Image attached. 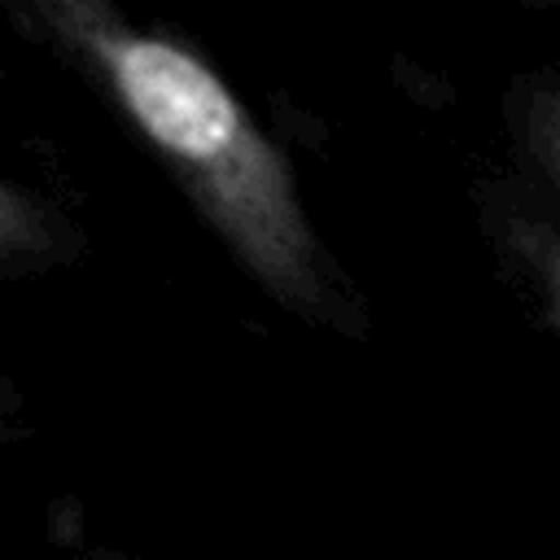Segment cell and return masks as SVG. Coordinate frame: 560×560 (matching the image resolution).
Masks as SVG:
<instances>
[{
	"label": "cell",
	"mask_w": 560,
	"mask_h": 560,
	"mask_svg": "<svg viewBox=\"0 0 560 560\" xmlns=\"http://www.w3.org/2000/svg\"><path fill=\"white\" fill-rule=\"evenodd\" d=\"M13 411H18V394L9 389V381H0V433L9 429V420H13Z\"/></svg>",
	"instance_id": "obj_5"
},
{
	"label": "cell",
	"mask_w": 560,
	"mask_h": 560,
	"mask_svg": "<svg viewBox=\"0 0 560 560\" xmlns=\"http://www.w3.org/2000/svg\"><path fill=\"white\" fill-rule=\"evenodd\" d=\"M70 254L66 219L22 184L0 179V271L48 267Z\"/></svg>",
	"instance_id": "obj_2"
},
{
	"label": "cell",
	"mask_w": 560,
	"mask_h": 560,
	"mask_svg": "<svg viewBox=\"0 0 560 560\" xmlns=\"http://www.w3.org/2000/svg\"><path fill=\"white\" fill-rule=\"evenodd\" d=\"M525 136H529L534 162H538V166L547 171V179L560 188V88L542 92V96L529 105Z\"/></svg>",
	"instance_id": "obj_4"
},
{
	"label": "cell",
	"mask_w": 560,
	"mask_h": 560,
	"mask_svg": "<svg viewBox=\"0 0 560 560\" xmlns=\"http://www.w3.org/2000/svg\"><path fill=\"white\" fill-rule=\"evenodd\" d=\"M26 18L114 101L210 232L276 302L311 319L337 306L289 158L206 57L136 26L105 0H31Z\"/></svg>",
	"instance_id": "obj_1"
},
{
	"label": "cell",
	"mask_w": 560,
	"mask_h": 560,
	"mask_svg": "<svg viewBox=\"0 0 560 560\" xmlns=\"http://www.w3.org/2000/svg\"><path fill=\"white\" fill-rule=\"evenodd\" d=\"M503 254L512 258L547 332L560 346V228L538 214H508L503 219Z\"/></svg>",
	"instance_id": "obj_3"
}]
</instances>
